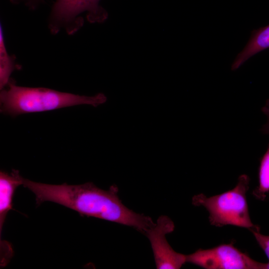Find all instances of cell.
Masks as SVG:
<instances>
[{
    "label": "cell",
    "mask_w": 269,
    "mask_h": 269,
    "mask_svg": "<svg viewBox=\"0 0 269 269\" xmlns=\"http://www.w3.org/2000/svg\"><path fill=\"white\" fill-rule=\"evenodd\" d=\"M262 111L267 117V122L263 125L261 131L265 134H269V99L262 107Z\"/></svg>",
    "instance_id": "7c38bea8"
},
{
    "label": "cell",
    "mask_w": 269,
    "mask_h": 269,
    "mask_svg": "<svg viewBox=\"0 0 269 269\" xmlns=\"http://www.w3.org/2000/svg\"><path fill=\"white\" fill-rule=\"evenodd\" d=\"M174 228L173 222L162 215L155 225L145 234L150 242L157 269H179L186 263V255L175 252L166 239V235Z\"/></svg>",
    "instance_id": "8992f818"
},
{
    "label": "cell",
    "mask_w": 269,
    "mask_h": 269,
    "mask_svg": "<svg viewBox=\"0 0 269 269\" xmlns=\"http://www.w3.org/2000/svg\"><path fill=\"white\" fill-rule=\"evenodd\" d=\"M6 86V88L0 92V112L12 117L78 105L96 107L105 103L107 99L103 93L81 96L47 88L18 86L11 81Z\"/></svg>",
    "instance_id": "7a4b0ae2"
},
{
    "label": "cell",
    "mask_w": 269,
    "mask_h": 269,
    "mask_svg": "<svg viewBox=\"0 0 269 269\" xmlns=\"http://www.w3.org/2000/svg\"><path fill=\"white\" fill-rule=\"evenodd\" d=\"M22 185L35 195L37 204L53 202L72 209L81 216L93 217L132 227L144 234L156 223L151 218L126 207L115 184L104 190L88 182L80 185L48 184L23 178Z\"/></svg>",
    "instance_id": "6da1fadb"
},
{
    "label": "cell",
    "mask_w": 269,
    "mask_h": 269,
    "mask_svg": "<svg viewBox=\"0 0 269 269\" xmlns=\"http://www.w3.org/2000/svg\"><path fill=\"white\" fill-rule=\"evenodd\" d=\"M250 181L247 175L242 174L232 189L210 197L203 193L194 195L192 203L208 211L212 225L218 227L233 225L247 228L251 232L260 231V227L253 224L249 212L246 194Z\"/></svg>",
    "instance_id": "3957f363"
},
{
    "label": "cell",
    "mask_w": 269,
    "mask_h": 269,
    "mask_svg": "<svg viewBox=\"0 0 269 269\" xmlns=\"http://www.w3.org/2000/svg\"><path fill=\"white\" fill-rule=\"evenodd\" d=\"M15 1L16 0H13ZM29 7L34 8L38 4L40 0H22Z\"/></svg>",
    "instance_id": "4fadbf2b"
},
{
    "label": "cell",
    "mask_w": 269,
    "mask_h": 269,
    "mask_svg": "<svg viewBox=\"0 0 269 269\" xmlns=\"http://www.w3.org/2000/svg\"><path fill=\"white\" fill-rule=\"evenodd\" d=\"M23 177L19 171L12 170L10 174L0 172V233L7 213L12 208V199L16 189L22 185Z\"/></svg>",
    "instance_id": "52a82bcc"
},
{
    "label": "cell",
    "mask_w": 269,
    "mask_h": 269,
    "mask_svg": "<svg viewBox=\"0 0 269 269\" xmlns=\"http://www.w3.org/2000/svg\"><path fill=\"white\" fill-rule=\"evenodd\" d=\"M16 66L14 59L8 53L4 41L1 26L0 29V88L3 89L10 81V76Z\"/></svg>",
    "instance_id": "9c48e42d"
},
{
    "label": "cell",
    "mask_w": 269,
    "mask_h": 269,
    "mask_svg": "<svg viewBox=\"0 0 269 269\" xmlns=\"http://www.w3.org/2000/svg\"><path fill=\"white\" fill-rule=\"evenodd\" d=\"M101 0H56L51 9L49 27L56 34L61 28L72 34L82 26L83 18L80 15L87 12L91 22H102L107 18L106 11L100 5Z\"/></svg>",
    "instance_id": "277c9868"
},
{
    "label": "cell",
    "mask_w": 269,
    "mask_h": 269,
    "mask_svg": "<svg viewBox=\"0 0 269 269\" xmlns=\"http://www.w3.org/2000/svg\"><path fill=\"white\" fill-rule=\"evenodd\" d=\"M269 48V24L255 30L243 49L233 62L231 69L236 70L257 53Z\"/></svg>",
    "instance_id": "ba28073f"
},
{
    "label": "cell",
    "mask_w": 269,
    "mask_h": 269,
    "mask_svg": "<svg viewBox=\"0 0 269 269\" xmlns=\"http://www.w3.org/2000/svg\"><path fill=\"white\" fill-rule=\"evenodd\" d=\"M258 174L259 185L253 194L257 199L264 200L269 192V144L261 159Z\"/></svg>",
    "instance_id": "30bf717a"
},
{
    "label": "cell",
    "mask_w": 269,
    "mask_h": 269,
    "mask_svg": "<svg viewBox=\"0 0 269 269\" xmlns=\"http://www.w3.org/2000/svg\"><path fill=\"white\" fill-rule=\"evenodd\" d=\"M186 262L206 269H268L267 263L254 260L232 243L199 249L186 255Z\"/></svg>",
    "instance_id": "5b68a950"
},
{
    "label": "cell",
    "mask_w": 269,
    "mask_h": 269,
    "mask_svg": "<svg viewBox=\"0 0 269 269\" xmlns=\"http://www.w3.org/2000/svg\"><path fill=\"white\" fill-rule=\"evenodd\" d=\"M258 244L265 253L269 260V235L262 234L260 231L251 232Z\"/></svg>",
    "instance_id": "8fae6325"
}]
</instances>
